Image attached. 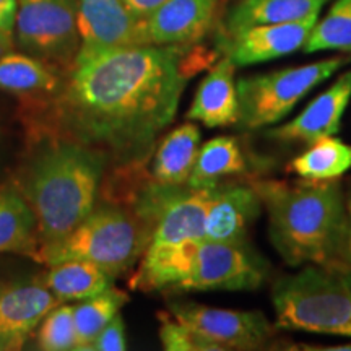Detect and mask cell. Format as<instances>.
<instances>
[{
    "instance_id": "1",
    "label": "cell",
    "mask_w": 351,
    "mask_h": 351,
    "mask_svg": "<svg viewBox=\"0 0 351 351\" xmlns=\"http://www.w3.org/2000/svg\"><path fill=\"white\" fill-rule=\"evenodd\" d=\"M200 46H134L77 57L39 106L34 132L104 153L114 171H142L178 114L189 80L217 62Z\"/></svg>"
},
{
    "instance_id": "2",
    "label": "cell",
    "mask_w": 351,
    "mask_h": 351,
    "mask_svg": "<svg viewBox=\"0 0 351 351\" xmlns=\"http://www.w3.org/2000/svg\"><path fill=\"white\" fill-rule=\"evenodd\" d=\"M109 161L104 153L75 140L34 132L15 178L32 207L39 245L64 238L95 208Z\"/></svg>"
},
{
    "instance_id": "3",
    "label": "cell",
    "mask_w": 351,
    "mask_h": 351,
    "mask_svg": "<svg viewBox=\"0 0 351 351\" xmlns=\"http://www.w3.org/2000/svg\"><path fill=\"white\" fill-rule=\"evenodd\" d=\"M269 218L271 244L289 267L350 269L345 189L339 179L251 181Z\"/></svg>"
},
{
    "instance_id": "4",
    "label": "cell",
    "mask_w": 351,
    "mask_h": 351,
    "mask_svg": "<svg viewBox=\"0 0 351 351\" xmlns=\"http://www.w3.org/2000/svg\"><path fill=\"white\" fill-rule=\"evenodd\" d=\"M152 234L153 226L132 205L106 199L64 238L39 245L33 261L46 267L65 261L91 262L116 280L140 262Z\"/></svg>"
},
{
    "instance_id": "5",
    "label": "cell",
    "mask_w": 351,
    "mask_h": 351,
    "mask_svg": "<svg viewBox=\"0 0 351 351\" xmlns=\"http://www.w3.org/2000/svg\"><path fill=\"white\" fill-rule=\"evenodd\" d=\"M278 330L351 337V269L304 265L274 283Z\"/></svg>"
},
{
    "instance_id": "6",
    "label": "cell",
    "mask_w": 351,
    "mask_h": 351,
    "mask_svg": "<svg viewBox=\"0 0 351 351\" xmlns=\"http://www.w3.org/2000/svg\"><path fill=\"white\" fill-rule=\"evenodd\" d=\"M210 187L160 184L155 228L147 249L132 275L140 283L156 282L176 274L205 239V210Z\"/></svg>"
},
{
    "instance_id": "7",
    "label": "cell",
    "mask_w": 351,
    "mask_h": 351,
    "mask_svg": "<svg viewBox=\"0 0 351 351\" xmlns=\"http://www.w3.org/2000/svg\"><path fill=\"white\" fill-rule=\"evenodd\" d=\"M350 62L351 56H335L300 67L241 77L238 125L243 130H258L278 124L309 91Z\"/></svg>"
},
{
    "instance_id": "8",
    "label": "cell",
    "mask_w": 351,
    "mask_h": 351,
    "mask_svg": "<svg viewBox=\"0 0 351 351\" xmlns=\"http://www.w3.org/2000/svg\"><path fill=\"white\" fill-rule=\"evenodd\" d=\"M13 34L26 54L70 69L80 49L77 0H19Z\"/></svg>"
},
{
    "instance_id": "9",
    "label": "cell",
    "mask_w": 351,
    "mask_h": 351,
    "mask_svg": "<svg viewBox=\"0 0 351 351\" xmlns=\"http://www.w3.org/2000/svg\"><path fill=\"white\" fill-rule=\"evenodd\" d=\"M270 263L249 243L226 244L204 239L195 247L186 278L173 293L252 291L269 278Z\"/></svg>"
},
{
    "instance_id": "10",
    "label": "cell",
    "mask_w": 351,
    "mask_h": 351,
    "mask_svg": "<svg viewBox=\"0 0 351 351\" xmlns=\"http://www.w3.org/2000/svg\"><path fill=\"white\" fill-rule=\"evenodd\" d=\"M168 313L217 343L221 351L265 350L269 348L267 345H274V337L278 330L258 311L217 309L197 302L171 301Z\"/></svg>"
},
{
    "instance_id": "11",
    "label": "cell",
    "mask_w": 351,
    "mask_h": 351,
    "mask_svg": "<svg viewBox=\"0 0 351 351\" xmlns=\"http://www.w3.org/2000/svg\"><path fill=\"white\" fill-rule=\"evenodd\" d=\"M59 304L41 274H0V351L23 348L46 314Z\"/></svg>"
},
{
    "instance_id": "12",
    "label": "cell",
    "mask_w": 351,
    "mask_h": 351,
    "mask_svg": "<svg viewBox=\"0 0 351 351\" xmlns=\"http://www.w3.org/2000/svg\"><path fill=\"white\" fill-rule=\"evenodd\" d=\"M77 7L80 33L77 57L121 47L150 46L145 34V20L132 15L122 0H77Z\"/></svg>"
},
{
    "instance_id": "13",
    "label": "cell",
    "mask_w": 351,
    "mask_h": 351,
    "mask_svg": "<svg viewBox=\"0 0 351 351\" xmlns=\"http://www.w3.org/2000/svg\"><path fill=\"white\" fill-rule=\"evenodd\" d=\"M319 16L293 23L257 25L232 34H218L219 56H228L236 67L256 65L293 54L304 47Z\"/></svg>"
},
{
    "instance_id": "14",
    "label": "cell",
    "mask_w": 351,
    "mask_h": 351,
    "mask_svg": "<svg viewBox=\"0 0 351 351\" xmlns=\"http://www.w3.org/2000/svg\"><path fill=\"white\" fill-rule=\"evenodd\" d=\"M261 208L262 200L251 182L212 186L205 210V239L226 244L249 243V230Z\"/></svg>"
},
{
    "instance_id": "15",
    "label": "cell",
    "mask_w": 351,
    "mask_h": 351,
    "mask_svg": "<svg viewBox=\"0 0 351 351\" xmlns=\"http://www.w3.org/2000/svg\"><path fill=\"white\" fill-rule=\"evenodd\" d=\"M218 0H165L148 19L150 46H191L200 43L217 23Z\"/></svg>"
},
{
    "instance_id": "16",
    "label": "cell",
    "mask_w": 351,
    "mask_h": 351,
    "mask_svg": "<svg viewBox=\"0 0 351 351\" xmlns=\"http://www.w3.org/2000/svg\"><path fill=\"white\" fill-rule=\"evenodd\" d=\"M351 99V69L341 73L333 85L302 111L300 116L287 124L267 130L271 140L291 143H311L324 135H335L340 132L341 117Z\"/></svg>"
},
{
    "instance_id": "17",
    "label": "cell",
    "mask_w": 351,
    "mask_h": 351,
    "mask_svg": "<svg viewBox=\"0 0 351 351\" xmlns=\"http://www.w3.org/2000/svg\"><path fill=\"white\" fill-rule=\"evenodd\" d=\"M236 65L228 56L218 57L207 77L197 88L194 101L186 114L192 122H200L208 129L238 125L239 98Z\"/></svg>"
},
{
    "instance_id": "18",
    "label": "cell",
    "mask_w": 351,
    "mask_h": 351,
    "mask_svg": "<svg viewBox=\"0 0 351 351\" xmlns=\"http://www.w3.org/2000/svg\"><path fill=\"white\" fill-rule=\"evenodd\" d=\"M200 129L194 122L176 127L158 142L150 178L165 186H187L200 150Z\"/></svg>"
},
{
    "instance_id": "19",
    "label": "cell",
    "mask_w": 351,
    "mask_h": 351,
    "mask_svg": "<svg viewBox=\"0 0 351 351\" xmlns=\"http://www.w3.org/2000/svg\"><path fill=\"white\" fill-rule=\"evenodd\" d=\"M328 0H238L226 13L218 34H232L249 26L293 23L319 16Z\"/></svg>"
},
{
    "instance_id": "20",
    "label": "cell",
    "mask_w": 351,
    "mask_h": 351,
    "mask_svg": "<svg viewBox=\"0 0 351 351\" xmlns=\"http://www.w3.org/2000/svg\"><path fill=\"white\" fill-rule=\"evenodd\" d=\"M38 247V223L32 207L15 184H5L0 187V254L33 258Z\"/></svg>"
},
{
    "instance_id": "21",
    "label": "cell",
    "mask_w": 351,
    "mask_h": 351,
    "mask_svg": "<svg viewBox=\"0 0 351 351\" xmlns=\"http://www.w3.org/2000/svg\"><path fill=\"white\" fill-rule=\"evenodd\" d=\"M60 83L54 65L38 57L12 51L0 56V90L21 98H49Z\"/></svg>"
},
{
    "instance_id": "22",
    "label": "cell",
    "mask_w": 351,
    "mask_h": 351,
    "mask_svg": "<svg viewBox=\"0 0 351 351\" xmlns=\"http://www.w3.org/2000/svg\"><path fill=\"white\" fill-rule=\"evenodd\" d=\"M41 280L60 304L90 300L114 287V280L106 271L85 261H65L49 265L41 274Z\"/></svg>"
},
{
    "instance_id": "23",
    "label": "cell",
    "mask_w": 351,
    "mask_h": 351,
    "mask_svg": "<svg viewBox=\"0 0 351 351\" xmlns=\"http://www.w3.org/2000/svg\"><path fill=\"white\" fill-rule=\"evenodd\" d=\"M249 166L251 163L238 140L228 135L215 137L200 147L187 186L194 189L217 186L221 179L244 174L249 171Z\"/></svg>"
},
{
    "instance_id": "24",
    "label": "cell",
    "mask_w": 351,
    "mask_h": 351,
    "mask_svg": "<svg viewBox=\"0 0 351 351\" xmlns=\"http://www.w3.org/2000/svg\"><path fill=\"white\" fill-rule=\"evenodd\" d=\"M351 169V145L332 135L313 140L309 148L291 161V171L309 181L339 179Z\"/></svg>"
},
{
    "instance_id": "25",
    "label": "cell",
    "mask_w": 351,
    "mask_h": 351,
    "mask_svg": "<svg viewBox=\"0 0 351 351\" xmlns=\"http://www.w3.org/2000/svg\"><path fill=\"white\" fill-rule=\"evenodd\" d=\"M127 301H129V295L112 287L98 296L80 301V304L73 306L77 332L75 350L91 351L96 337L121 313Z\"/></svg>"
},
{
    "instance_id": "26",
    "label": "cell",
    "mask_w": 351,
    "mask_h": 351,
    "mask_svg": "<svg viewBox=\"0 0 351 351\" xmlns=\"http://www.w3.org/2000/svg\"><path fill=\"white\" fill-rule=\"evenodd\" d=\"M306 54L320 51L351 52V0H335L311 32L302 47Z\"/></svg>"
},
{
    "instance_id": "27",
    "label": "cell",
    "mask_w": 351,
    "mask_h": 351,
    "mask_svg": "<svg viewBox=\"0 0 351 351\" xmlns=\"http://www.w3.org/2000/svg\"><path fill=\"white\" fill-rule=\"evenodd\" d=\"M36 343L38 348L43 351L75 350L77 332L73 306L62 302L46 314V317L39 324Z\"/></svg>"
},
{
    "instance_id": "28",
    "label": "cell",
    "mask_w": 351,
    "mask_h": 351,
    "mask_svg": "<svg viewBox=\"0 0 351 351\" xmlns=\"http://www.w3.org/2000/svg\"><path fill=\"white\" fill-rule=\"evenodd\" d=\"M160 317V340L168 351H221L212 340L205 339L194 328L174 319L168 311L158 314Z\"/></svg>"
},
{
    "instance_id": "29",
    "label": "cell",
    "mask_w": 351,
    "mask_h": 351,
    "mask_svg": "<svg viewBox=\"0 0 351 351\" xmlns=\"http://www.w3.org/2000/svg\"><path fill=\"white\" fill-rule=\"evenodd\" d=\"M127 350L125 324L121 313L108 324L96 337L91 351H124Z\"/></svg>"
},
{
    "instance_id": "30",
    "label": "cell",
    "mask_w": 351,
    "mask_h": 351,
    "mask_svg": "<svg viewBox=\"0 0 351 351\" xmlns=\"http://www.w3.org/2000/svg\"><path fill=\"white\" fill-rule=\"evenodd\" d=\"M165 0H122V3L129 8L132 15H135L140 20L148 19Z\"/></svg>"
},
{
    "instance_id": "31",
    "label": "cell",
    "mask_w": 351,
    "mask_h": 351,
    "mask_svg": "<svg viewBox=\"0 0 351 351\" xmlns=\"http://www.w3.org/2000/svg\"><path fill=\"white\" fill-rule=\"evenodd\" d=\"M16 7L19 0H0V28L8 34H13Z\"/></svg>"
},
{
    "instance_id": "32",
    "label": "cell",
    "mask_w": 351,
    "mask_h": 351,
    "mask_svg": "<svg viewBox=\"0 0 351 351\" xmlns=\"http://www.w3.org/2000/svg\"><path fill=\"white\" fill-rule=\"evenodd\" d=\"M345 200H346V215H348V231H346V251H348V265L351 269V181L348 187L345 189Z\"/></svg>"
},
{
    "instance_id": "33",
    "label": "cell",
    "mask_w": 351,
    "mask_h": 351,
    "mask_svg": "<svg viewBox=\"0 0 351 351\" xmlns=\"http://www.w3.org/2000/svg\"><path fill=\"white\" fill-rule=\"evenodd\" d=\"M298 346H288V350H306V351H351V343L345 346H304L296 343Z\"/></svg>"
},
{
    "instance_id": "34",
    "label": "cell",
    "mask_w": 351,
    "mask_h": 351,
    "mask_svg": "<svg viewBox=\"0 0 351 351\" xmlns=\"http://www.w3.org/2000/svg\"><path fill=\"white\" fill-rule=\"evenodd\" d=\"M12 46H13L12 34L5 33L2 28H0V56H3L8 51H12Z\"/></svg>"
}]
</instances>
